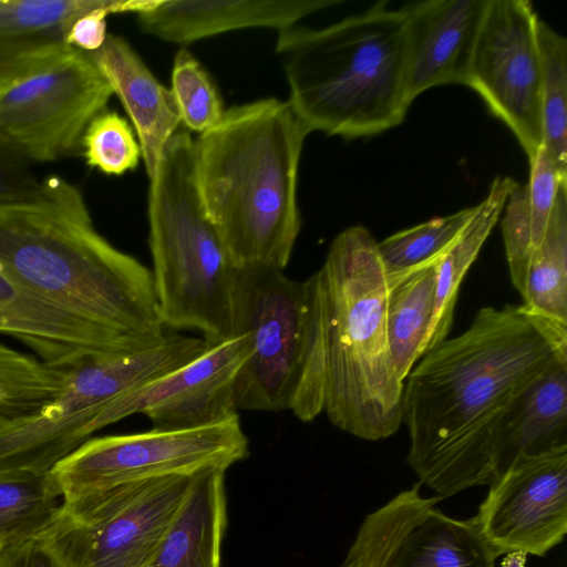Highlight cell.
<instances>
[{
  "mask_svg": "<svg viewBox=\"0 0 567 567\" xmlns=\"http://www.w3.org/2000/svg\"><path fill=\"white\" fill-rule=\"evenodd\" d=\"M567 364V324L524 303L481 308L461 334L422 355L403 382L406 462L437 497L491 485L499 422L513 401Z\"/></svg>",
  "mask_w": 567,
  "mask_h": 567,
  "instance_id": "1",
  "label": "cell"
},
{
  "mask_svg": "<svg viewBox=\"0 0 567 567\" xmlns=\"http://www.w3.org/2000/svg\"><path fill=\"white\" fill-rule=\"evenodd\" d=\"M0 272L24 297L131 350L167 333L151 270L95 229L82 193L60 176L43 178L34 197L0 204Z\"/></svg>",
  "mask_w": 567,
  "mask_h": 567,
  "instance_id": "2",
  "label": "cell"
},
{
  "mask_svg": "<svg viewBox=\"0 0 567 567\" xmlns=\"http://www.w3.org/2000/svg\"><path fill=\"white\" fill-rule=\"evenodd\" d=\"M308 131L288 102L261 99L225 110L194 138L204 210L238 270H284L300 226L299 162Z\"/></svg>",
  "mask_w": 567,
  "mask_h": 567,
  "instance_id": "3",
  "label": "cell"
},
{
  "mask_svg": "<svg viewBox=\"0 0 567 567\" xmlns=\"http://www.w3.org/2000/svg\"><path fill=\"white\" fill-rule=\"evenodd\" d=\"M377 2L320 29L279 31V55L292 111L308 133L344 138L400 125L405 94L406 31L401 11Z\"/></svg>",
  "mask_w": 567,
  "mask_h": 567,
  "instance_id": "4",
  "label": "cell"
},
{
  "mask_svg": "<svg viewBox=\"0 0 567 567\" xmlns=\"http://www.w3.org/2000/svg\"><path fill=\"white\" fill-rule=\"evenodd\" d=\"M378 241L363 226L332 240L321 281L326 327L324 410L338 429L384 440L402 424L403 381L386 336L388 281Z\"/></svg>",
  "mask_w": 567,
  "mask_h": 567,
  "instance_id": "5",
  "label": "cell"
},
{
  "mask_svg": "<svg viewBox=\"0 0 567 567\" xmlns=\"http://www.w3.org/2000/svg\"><path fill=\"white\" fill-rule=\"evenodd\" d=\"M150 182L151 274L165 329L199 331L210 344L233 337L238 270L204 210L187 131L167 142Z\"/></svg>",
  "mask_w": 567,
  "mask_h": 567,
  "instance_id": "6",
  "label": "cell"
},
{
  "mask_svg": "<svg viewBox=\"0 0 567 567\" xmlns=\"http://www.w3.org/2000/svg\"><path fill=\"white\" fill-rule=\"evenodd\" d=\"M243 333L250 353L235 379L236 410L289 411L301 422L320 415L327 361L319 272L298 281L280 269L238 271L233 336Z\"/></svg>",
  "mask_w": 567,
  "mask_h": 567,
  "instance_id": "7",
  "label": "cell"
},
{
  "mask_svg": "<svg viewBox=\"0 0 567 567\" xmlns=\"http://www.w3.org/2000/svg\"><path fill=\"white\" fill-rule=\"evenodd\" d=\"M210 344L166 333L157 344L91 358L68 373L61 393L38 414L0 431V475H44L96 431L124 394L200 357Z\"/></svg>",
  "mask_w": 567,
  "mask_h": 567,
  "instance_id": "8",
  "label": "cell"
},
{
  "mask_svg": "<svg viewBox=\"0 0 567 567\" xmlns=\"http://www.w3.org/2000/svg\"><path fill=\"white\" fill-rule=\"evenodd\" d=\"M195 475L136 480L62 501L35 543L54 567H145Z\"/></svg>",
  "mask_w": 567,
  "mask_h": 567,
  "instance_id": "9",
  "label": "cell"
},
{
  "mask_svg": "<svg viewBox=\"0 0 567 567\" xmlns=\"http://www.w3.org/2000/svg\"><path fill=\"white\" fill-rule=\"evenodd\" d=\"M248 455L238 413L227 420L185 430L90 439L48 473L62 501L125 482L226 471Z\"/></svg>",
  "mask_w": 567,
  "mask_h": 567,
  "instance_id": "10",
  "label": "cell"
},
{
  "mask_svg": "<svg viewBox=\"0 0 567 567\" xmlns=\"http://www.w3.org/2000/svg\"><path fill=\"white\" fill-rule=\"evenodd\" d=\"M112 95L89 54L72 48L0 84V143L28 163L76 156L87 125Z\"/></svg>",
  "mask_w": 567,
  "mask_h": 567,
  "instance_id": "11",
  "label": "cell"
},
{
  "mask_svg": "<svg viewBox=\"0 0 567 567\" xmlns=\"http://www.w3.org/2000/svg\"><path fill=\"white\" fill-rule=\"evenodd\" d=\"M538 18L527 0H489L467 81L509 127L528 159L543 143Z\"/></svg>",
  "mask_w": 567,
  "mask_h": 567,
  "instance_id": "12",
  "label": "cell"
},
{
  "mask_svg": "<svg viewBox=\"0 0 567 567\" xmlns=\"http://www.w3.org/2000/svg\"><path fill=\"white\" fill-rule=\"evenodd\" d=\"M420 484L369 514L346 557L362 567H494L496 555L473 519L442 513Z\"/></svg>",
  "mask_w": 567,
  "mask_h": 567,
  "instance_id": "13",
  "label": "cell"
},
{
  "mask_svg": "<svg viewBox=\"0 0 567 567\" xmlns=\"http://www.w3.org/2000/svg\"><path fill=\"white\" fill-rule=\"evenodd\" d=\"M472 519L496 557L545 556L567 533V447L517 460Z\"/></svg>",
  "mask_w": 567,
  "mask_h": 567,
  "instance_id": "14",
  "label": "cell"
},
{
  "mask_svg": "<svg viewBox=\"0 0 567 567\" xmlns=\"http://www.w3.org/2000/svg\"><path fill=\"white\" fill-rule=\"evenodd\" d=\"M249 353L245 333L210 344L196 360L118 398L107 410V425L133 414L168 431L227 420L237 414L234 383Z\"/></svg>",
  "mask_w": 567,
  "mask_h": 567,
  "instance_id": "15",
  "label": "cell"
},
{
  "mask_svg": "<svg viewBox=\"0 0 567 567\" xmlns=\"http://www.w3.org/2000/svg\"><path fill=\"white\" fill-rule=\"evenodd\" d=\"M488 1L419 0L399 9L405 21V94L410 104L434 86L467 85Z\"/></svg>",
  "mask_w": 567,
  "mask_h": 567,
  "instance_id": "16",
  "label": "cell"
},
{
  "mask_svg": "<svg viewBox=\"0 0 567 567\" xmlns=\"http://www.w3.org/2000/svg\"><path fill=\"white\" fill-rule=\"evenodd\" d=\"M340 0H156L137 13L143 31L188 44L224 32L270 28L282 31Z\"/></svg>",
  "mask_w": 567,
  "mask_h": 567,
  "instance_id": "17",
  "label": "cell"
},
{
  "mask_svg": "<svg viewBox=\"0 0 567 567\" xmlns=\"http://www.w3.org/2000/svg\"><path fill=\"white\" fill-rule=\"evenodd\" d=\"M86 53L131 118L145 169L151 178L167 142L182 123L171 89L153 75L140 55L121 37L107 34L100 49Z\"/></svg>",
  "mask_w": 567,
  "mask_h": 567,
  "instance_id": "18",
  "label": "cell"
},
{
  "mask_svg": "<svg viewBox=\"0 0 567 567\" xmlns=\"http://www.w3.org/2000/svg\"><path fill=\"white\" fill-rule=\"evenodd\" d=\"M104 0H0V84L22 76L73 47L76 18Z\"/></svg>",
  "mask_w": 567,
  "mask_h": 567,
  "instance_id": "19",
  "label": "cell"
},
{
  "mask_svg": "<svg viewBox=\"0 0 567 567\" xmlns=\"http://www.w3.org/2000/svg\"><path fill=\"white\" fill-rule=\"evenodd\" d=\"M563 447H567V364L539 377L503 415L494 444V481L522 457Z\"/></svg>",
  "mask_w": 567,
  "mask_h": 567,
  "instance_id": "20",
  "label": "cell"
},
{
  "mask_svg": "<svg viewBox=\"0 0 567 567\" xmlns=\"http://www.w3.org/2000/svg\"><path fill=\"white\" fill-rule=\"evenodd\" d=\"M224 470L193 477L187 495L145 567H220L227 525Z\"/></svg>",
  "mask_w": 567,
  "mask_h": 567,
  "instance_id": "21",
  "label": "cell"
},
{
  "mask_svg": "<svg viewBox=\"0 0 567 567\" xmlns=\"http://www.w3.org/2000/svg\"><path fill=\"white\" fill-rule=\"evenodd\" d=\"M512 183L509 177L494 178L485 198L475 205V212L466 226L440 258L434 311L424 354L447 339L461 284L496 225Z\"/></svg>",
  "mask_w": 567,
  "mask_h": 567,
  "instance_id": "22",
  "label": "cell"
},
{
  "mask_svg": "<svg viewBox=\"0 0 567 567\" xmlns=\"http://www.w3.org/2000/svg\"><path fill=\"white\" fill-rule=\"evenodd\" d=\"M441 257L402 275L386 277L388 343L393 365L403 382L425 351Z\"/></svg>",
  "mask_w": 567,
  "mask_h": 567,
  "instance_id": "23",
  "label": "cell"
},
{
  "mask_svg": "<svg viewBox=\"0 0 567 567\" xmlns=\"http://www.w3.org/2000/svg\"><path fill=\"white\" fill-rule=\"evenodd\" d=\"M522 298L534 312L567 324V185L559 187L544 237L530 255Z\"/></svg>",
  "mask_w": 567,
  "mask_h": 567,
  "instance_id": "24",
  "label": "cell"
},
{
  "mask_svg": "<svg viewBox=\"0 0 567 567\" xmlns=\"http://www.w3.org/2000/svg\"><path fill=\"white\" fill-rule=\"evenodd\" d=\"M69 371L0 343V431L50 404L61 393Z\"/></svg>",
  "mask_w": 567,
  "mask_h": 567,
  "instance_id": "25",
  "label": "cell"
},
{
  "mask_svg": "<svg viewBox=\"0 0 567 567\" xmlns=\"http://www.w3.org/2000/svg\"><path fill=\"white\" fill-rule=\"evenodd\" d=\"M60 498L49 474L0 475V545L35 540L56 514Z\"/></svg>",
  "mask_w": 567,
  "mask_h": 567,
  "instance_id": "26",
  "label": "cell"
},
{
  "mask_svg": "<svg viewBox=\"0 0 567 567\" xmlns=\"http://www.w3.org/2000/svg\"><path fill=\"white\" fill-rule=\"evenodd\" d=\"M542 58L543 144L567 179V40L540 18L536 24Z\"/></svg>",
  "mask_w": 567,
  "mask_h": 567,
  "instance_id": "27",
  "label": "cell"
},
{
  "mask_svg": "<svg viewBox=\"0 0 567 567\" xmlns=\"http://www.w3.org/2000/svg\"><path fill=\"white\" fill-rule=\"evenodd\" d=\"M475 206L398 231L377 244L386 277L408 272L441 257L458 237Z\"/></svg>",
  "mask_w": 567,
  "mask_h": 567,
  "instance_id": "28",
  "label": "cell"
},
{
  "mask_svg": "<svg viewBox=\"0 0 567 567\" xmlns=\"http://www.w3.org/2000/svg\"><path fill=\"white\" fill-rule=\"evenodd\" d=\"M181 122L199 134L213 127L225 110L221 97L199 61L186 48L174 56L172 86L169 87Z\"/></svg>",
  "mask_w": 567,
  "mask_h": 567,
  "instance_id": "29",
  "label": "cell"
},
{
  "mask_svg": "<svg viewBox=\"0 0 567 567\" xmlns=\"http://www.w3.org/2000/svg\"><path fill=\"white\" fill-rule=\"evenodd\" d=\"M70 323L69 316L24 297L0 272V333L38 349L62 336Z\"/></svg>",
  "mask_w": 567,
  "mask_h": 567,
  "instance_id": "30",
  "label": "cell"
},
{
  "mask_svg": "<svg viewBox=\"0 0 567 567\" xmlns=\"http://www.w3.org/2000/svg\"><path fill=\"white\" fill-rule=\"evenodd\" d=\"M81 154L87 166L117 176L135 169L142 156L132 126L117 112L109 110L87 125Z\"/></svg>",
  "mask_w": 567,
  "mask_h": 567,
  "instance_id": "31",
  "label": "cell"
},
{
  "mask_svg": "<svg viewBox=\"0 0 567 567\" xmlns=\"http://www.w3.org/2000/svg\"><path fill=\"white\" fill-rule=\"evenodd\" d=\"M502 221L503 239L513 286L522 296L528 261L534 250L526 186L513 181Z\"/></svg>",
  "mask_w": 567,
  "mask_h": 567,
  "instance_id": "32",
  "label": "cell"
},
{
  "mask_svg": "<svg viewBox=\"0 0 567 567\" xmlns=\"http://www.w3.org/2000/svg\"><path fill=\"white\" fill-rule=\"evenodd\" d=\"M561 185H567V179L560 177L548 151L542 143L535 155L529 158V182L526 185L534 249L544 237Z\"/></svg>",
  "mask_w": 567,
  "mask_h": 567,
  "instance_id": "33",
  "label": "cell"
},
{
  "mask_svg": "<svg viewBox=\"0 0 567 567\" xmlns=\"http://www.w3.org/2000/svg\"><path fill=\"white\" fill-rule=\"evenodd\" d=\"M43 186L30 163L0 143V204L37 196Z\"/></svg>",
  "mask_w": 567,
  "mask_h": 567,
  "instance_id": "34",
  "label": "cell"
},
{
  "mask_svg": "<svg viewBox=\"0 0 567 567\" xmlns=\"http://www.w3.org/2000/svg\"><path fill=\"white\" fill-rule=\"evenodd\" d=\"M0 567H54L35 540L11 546L6 549Z\"/></svg>",
  "mask_w": 567,
  "mask_h": 567,
  "instance_id": "35",
  "label": "cell"
},
{
  "mask_svg": "<svg viewBox=\"0 0 567 567\" xmlns=\"http://www.w3.org/2000/svg\"><path fill=\"white\" fill-rule=\"evenodd\" d=\"M340 567H361L359 564L354 563L351 559L346 558Z\"/></svg>",
  "mask_w": 567,
  "mask_h": 567,
  "instance_id": "36",
  "label": "cell"
},
{
  "mask_svg": "<svg viewBox=\"0 0 567 567\" xmlns=\"http://www.w3.org/2000/svg\"><path fill=\"white\" fill-rule=\"evenodd\" d=\"M7 548H8L7 546L0 545V559H1L3 553L6 551Z\"/></svg>",
  "mask_w": 567,
  "mask_h": 567,
  "instance_id": "37",
  "label": "cell"
}]
</instances>
